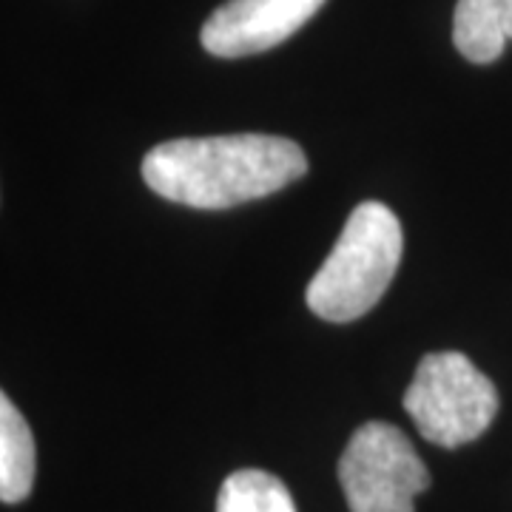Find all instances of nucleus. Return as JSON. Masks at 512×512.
Here are the masks:
<instances>
[{
  "mask_svg": "<svg viewBox=\"0 0 512 512\" xmlns=\"http://www.w3.org/2000/svg\"><path fill=\"white\" fill-rule=\"evenodd\" d=\"M322 6L325 0H228L205 20L202 49L225 60L268 52L296 35Z\"/></svg>",
  "mask_w": 512,
  "mask_h": 512,
  "instance_id": "obj_5",
  "label": "nucleus"
},
{
  "mask_svg": "<svg viewBox=\"0 0 512 512\" xmlns=\"http://www.w3.org/2000/svg\"><path fill=\"white\" fill-rule=\"evenodd\" d=\"M35 484V439L26 419L3 393L0 396V498L18 504Z\"/></svg>",
  "mask_w": 512,
  "mask_h": 512,
  "instance_id": "obj_7",
  "label": "nucleus"
},
{
  "mask_svg": "<svg viewBox=\"0 0 512 512\" xmlns=\"http://www.w3.org/2000/svg\"><path fill=\"white\" fill-rule=\"evenodd\" d=\"M339 484L350 512H413L430 473L399 427L367 421L339 458Z\"/></svg>",
  "mask_w": 512,
  "mask_h": 512,
  "instance_id": "obj_4",
  "label": "nucleus"
},
{
  "mask_svg": "<svg viewBox=\"0 0 512 512\" xmlns=\"http://www.w3.org/2000/svg\"><path fill=\"white\" fill-rule=\"evenodd\" d=\"M404 410L430 444L476 441L498 413V390L464 353H427L404 390Z\"/></svg>",
  "mask_w": 512,
  "mask_h": 512,
  "instance_id": "obj_3",
  "label": "nucleus"
},
{
  "mask_svg": "<svg viewBox=\"0 0 512 512\" xmlns=\"http://www.w3.org/2000/svg\"><path fill=\"white\" fill-rule=\"evenodd\" d=\"M217 512H296L288 487L265 470H237L222 481Z\"/></svg>",
  "mask_w": 512,
  "mask_h": 512,
  "instance_id": "obj_8",
  "label": "nucleus"
},
{
  "mask_svg": "<svg viewBox=\"0 0 512 512\" xmlns=\"http://www.w3.org/2000/svg\"><path fill=\"white\" fill-rule=\"evenodd\" d=\"M512 40V0H458L453 43L470 63H493Z\"/></svg>",
  "mask_w": 512,
  "mask_h": 512,
  "instance_id": "obj_6",
  "label": "nucleus"
},
{
  "mask_svg": "<svg viewBox=\"0 0 512 512\" xmlns=\"http://www.w3.org/2000/svg\"><path fill=\"white\" fill-rule=\"evenodd\" d=\"M402 251L399 217L384 202L367 200L356 205L333 251L308 282V308L336 325L365 316L390 288Z\"/></svg>",
  "mask_w": 512,
  "mask_h": 512,
  "instance_id": "obj_2",
  "label": "nucleus"
},
{
  "mask_svg": "<svg viewBox=\"0 0 512 512\" xmlns=\"http://www.w3.org/2000/svg\"><path fill=\"white\" fill-rule=\"evenodd\" d=\"M305 174L308 157L299 143L274 134L168 140L143 160V180L154 194L200 211L262 200Z\"/></svg>",
  "mask_w": 512,
  "mask_h": 512,
  "instance_id": "obj_1",
  "label": "nucleus"
}]
</instances>
